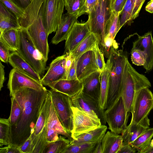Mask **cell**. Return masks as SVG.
Wrapping results in <instances>:
<instances>
[{
	"mask_svg": "<svg viewBox=\"0 0 153 153\" xmlns=\"http://www.w3.org/2000/svg\"><path fill=\"white\" fill-rule=\"evenodd\" d=\"M101 140L99 141L98 142L93 153H102Z\"/></svg>",
	"mask_w": 153,
	"mask_h": 153,
	"instance_id": "55",
	"label": "cell"
},
{
	"mask_svg": "<svg viewBox=\"0 0 153 153\" xmlns=\"http://www.w3.org/2000/svg\"><path fill=\"white\" fill-rule=\"evenodd\" d=\"M65 6L64 0H44L39 14L49 35L56 32L61 22Z\"/></svg>",
	"mask_w": 153,
	"mask_h": 153,
	"instance_id": "9",
	"label": "cell"
},
{
	"mask_svg": "<svg viewBox=\"0 0 153 153\" xmlns=\"http://www.w3.org/2000/svg\"><path fill=\"white\" fill-rule=\"evenodd\" d=\"M15 4L25 10L30 4L32 0H11Z\"/></svg>",
	"mask_w": 153,
	"mask_h": 153,
	"instance_id": "50",
	"label": "cell"
},
{
	"mask_svg": "<svg viewBox=\"0 0 153 153\" xmlns=\"http://www.w3.org/2000/svg\"><path fill=\"white\" fill-rule=\"evenodd\" d=\"M127 0H114L112 5V12L115 13L122 11Z\"/></svg>",
	"mask_w": 153,
	"mask_h": 153,
	"instance_id": "45",
	"label": "cell"
},
{
	"mask_svg": "<svg viewBox=\"0 0 153 153\" xmlns=\"http://www.w3.org/2000/svg\"><path fill=\"white\" fill-rule=\"evenodd\" d=\"M121 13V12L115 13L112 12L106 26L105 37L110 38L114 40L117 34L120 29L119 22V16Z\"/></svg>",
	"mask_w": 153,
	"mask_h": 153,
	"instance_id": "36",
	"label": "cell"
},
{
	"mask_svg": "<svg viewBox=\"0 0 153 153\" xmlns=\"http://www.w3.org/2000/svg\"><path fill=\"white\" fill-rule=\"evenodd\" d=\"M18 30L19 42L17 51L42 78L46 70V62L35 46L27 29L21 27Z\"/></svg>",
	"mask_w": 153,
	"mask_h": 153,
	"instance_id": "5",
	"label": "cell"
},
{
	"mask_svg": "<svg viewBox=\"0 0 153 153\" xmlns=\"http://www.w3.org/2000/svg\"><path fill=\"white\" fill-rule=\"evenodd\" d=\"M98 141L76 144L70 143L63 153H93Z\"/></svg>",
	"mask_w": 153,
	"mask_h": 153,
	"instance_id": "37",
	"label": "cell"
},
{
	"mask_svg": "<svg viewBox=\"0 0 153 153\" xmlns=\"http://www.w3.org/2000/svg\"><path fill=\"white\" fill-rule=\"evenodd\" d=\"M93 51L95 54L96 62L99 71L101 73L104 71L106 67L104 54L100 48L98 43L94 47Z\"/></svg>",
	"mask_w": 153,
	"mask_h": 153,
	"instance_id": "42",
	"label": "cell"
},
{
	"mask_svg": "<svg viewBox=\"0 0 153 153\" xmlns=\"http://www.w3.org/2000/svg\"><path fill=\"white\" fill-rule=\"evenodd\" d=\"M146 0H132L133 10L132 16V20L136 18L139 15L140 11Z\"/></svg>",
	"mask_w": 153,
	"mask_h": 153,
	"instance_id": "44",
	"label": "cell"
},
{
	"mask_svg": "<svg viewBox=\"0 0 153 153\" xmlns=\"http://www.w3.org/2000/svg\"><path fill=\"white\" fill-rule=\"evenodd\" d=\"M113 1L98 0L94 8L88 14L91 32L96 36L100 48L103 53L106 27L112 13Z\"/></svg>",
	"mask_w": 153,
	"mask_h": 153,
	"instance_id": "4",
	"label": "cell"
},
{
	"mask_svg": "<svg viewBox=\"0 0 153 153\" xmlns=\"http://www.w3.org/2000/svg\"><path fill=\"white\" fill-rule=\"evenodd\" d=\"M145 9L149 13H153V0H151L148 3Z\"/></svg>",
	"mask_w": 153,
	"mask_h": 153,
	"instance_id": "54",
	"label": "cell"
},
{
	"mask_svg": "<svg viewBox=\"0 0 153 153\" xmlns=\"http://www.w3.org/2000/svg\"><path fill=\"white\" fill-rule=\"evenodd\" d=\"M153 137V128H149L137 137L130 145L135 148L137 153L144 149L150 144Z\"/></svg>",
	"mask_w": 153,
	"mask_h": 153,
	"instance_id": "35",
	"label": "cell"
},
{
	"mask_svg": "<svg viewBox=\"0 0 153 153\" xmlns=\"http://www.w3.org/2000/svg\"><path fill=\"white\" fill-rule=\"evenodd\" d=\"M76 60L77 77L81 81L91 74L99 71L93 50L85 53Z\"/></svg>",
	"mask_w": 153,
	"mask_h": 153,
	"instance_id": "17",
	"label": "cell"
},
{
	"mask_svg": "<svg viewBox=\"0 0 153 153\" xmlns=\"http://www.w3.org/2000/svg\"><path fill=\"white\" fill-rule=\"evenodd\" d=\"M97 43L98 41L96 36L91 32L71 53L69 54L73 59H76L85 53L93 50Z\"/></svg>",
	"mask_w": 153,
	"mask_h": 153,
	"instance_id": "29",
	"label": "cell"
},
{
	"mask_svg": "<svg viewBox=\"0 0 153 153\" xmlns=\"http://www.w3.org/2000/svg\"><path fill=\"white\" fill-rule=\"evenodd\" d=\"M115 41L110 50L109 58L112 65L108 79L106 110L111 107L121 96L122 83L125 65L128 60L127 51L118 50Z\"/></svg>",
	"mask_w": 153,
	"mask_h": 153,
	"instance_id": "2",
	"label": "cell"
},
{
	"mask_svg": "<svg viewBox=\"0 0 153 153\" xmlns=\"http://www.w3.org/2000/svg\"><path fill=\"white\" fill-rule=\"evenodd\" d=\"M98 0H87V12L86 13L88 14L92 10L96 5Z\"/></svg>",
	"mask_w": 153,
	"mask_h": 153,
	"instance_id": "52",
	"label": "cell"
},
{
	"mask_svg": "<svg viewBox=\"0 0 153 153\" xmlns=\"http://www.w3.org/2000/svg\"><path fill=\"white\" fill-rule=\"evenodd\" d=\"M67 13L79 16L86 13L87 0H64Z\"/></svg>",
	"mask_w": 153,
	"mask_h": 153,
	"instance_id": "33",
	"label": "cell"
},
{
	"mask_svg": "<svg viewBox=\"0 0 153 153\" xmlns=\"http://www.w3.org/2000/svg\"><path fill=\"white\" fill-rule=\"evenodd\" d=\"M73 127L71 135L72 138L78 134L95 129L102 125L100 121H97L73 105Z\"/></svg>",
	"mask_w": 153,
	"mask_h": 153,
	"instance_id": "14",
	"label": "cell"
},
{
	"mask_svg": "<svg viewBox=\"0 0 153 153\" xmlns=\"http://www.w3.org/2000/svg\"><path fill=\"white\" fill-rule=\"evenodd\" d=\"M51 103V97L48 92L33 131L30 135L32 140L31 153H43L48 144V123Z\"/></svg>",
	"mask_w": 153,
	"mask_h": 153,
	"instance_id": "6",
	"label": "cell"
},
{
	"mask_svg": "<svg viewBox=\"0 0 153 153\" xmlns=\"http://www.w3.org/2000/svg\"><path fill=\"white\" fill-rule=\"evenodd\" d=\"M48 94L46 88L37 90L27 87L22 88L14 93L13 96L22 112L16 125L12 128V144L19 146L30 136Z\"/></svg>",
	"mask_w": 153,
	"mask_h": 153,
	"instance_id": "1",
	"label": "cell"
},
{
	"mask_svg": "<svg viewBox=\"0 0 153 153\" xmlns=\"http://www.w3.org/2000/svg\"><path fill=\"white\" fill-rule=\"evenodd\" d=\"M0 153H21L19 146L12 144L0 148Z\"/></svg>",
	"mask_w": 153,
	"mask_h": 153,
	"instance_id": "47",
	"label": "cell"
},
{
	"mask_svg": "<svg viewBox=\"0 0 153 153\" xmlns=\"http://www.w3.org/2000/svg\"><path fill=\"white\" fill-rule=\"evenodd\" d=\"M149 145L151 147H153V139L151 140Z\"/></svg>",
	"mask_w": 153,
	"mask_h": 153,
	"instance_id": "57",
	"label": "cell"
},
{
	"mask_svg": "<svg viewBox=\"0 0 153 153\" xmlns=\"http://www.w3.org/2000/svg\"><path fill=\"white\" fill-rule=\"evenodd\" d=\"M48 91L59 120L65 131L71 135L73 127V113L71 98L52 89Z\"/></svg>",
	"mask_w": 153,
	"mask_h": 153,
	"instance_id": "7",
	"label": "cell"
},
{
	"mask_svg": "<svg viewBox=\"0 0 153 153\" xmlns=\"http://www.w3.org/2000/svg\"><path fill=\"white\" fill-rule=\"evenodd\" d=\"M7 85L11 97L15 92L24 87L37 90H42L46 88L41 82L16 68H13L10 72Z\"/></svg>",
	"mask_w": 153,
	"mask_h": 153,
	"instance_id": "12",
	"label": "cell"
},
{
	"mask_svg": "<svg viewBox=\"0 0 153 153\" xmlns=\"http://www.w3.org/2000/svg\"><path fill=\"white\" fill-rule=\"evenodd\" d=\"M10 51L8 47L0 41V59L1 61L6 63L8 62Z\"/></svg>",
	"mask_w": 153,
	"mask_h": 153,
	"instance_id": "43",
	"label": "cell"
},
{
	"mask_svg": "<svg viewBox=\"0 0 153 153\" xmlns=\"http://www.w3.org/2000/svg\"><path fill=\"white\" fill-rule=\"evenodd\" d=\"M105 116L108 129L111 131L119 134L126 129L128 117L126 115L121 96L111 107L105 110Z\"/></svg>",
	"mask_w": 153,
	"mask_h": 153,
	"instance_id": "10",
	"label": "cell"
},
{
	"mask_svg": "<svg viewBox=\"0 0 153 153\" xmlns=\"http://www.w3.org/2000/svg\"><path fill=\"white\" fill-rule=\"evenodd\" d=\"M27 29L35 46L46 62L49 51L48 41V36L40 15Z\"/></svg>",
	"mask_w": 153,
	"mask_h": 153,
	"instance_id": "13",
	"label": "cell"
},
{
	"mask_svg": "<svg viewBox=\"0 0 153 153\" xmlns=\"http://www.w3.org/2000/svg\"><path fill=\"white\" fill-rule=\"evenodd\" d=\"M71 99L73 106L84 111L94 120L100 121L102 125H105V110L101 107L99 102L85 95L82 91Z\"/></svg>",
	"mask_w": 153,
	"mask_h": 153,
	"instance_id": "11",
	"label": "cell"
},
{
	"mask_svg": "<svg viewBox=\"0 0 153 153\" xmlns=\"http://www.w3.org/2000/svg\"><path fill=\"white\" fill-rule=\"evenodd\" d=\"M153 153V147L149 145L144 149L140 151L139 153Z\"/></svg>",
	"mask_w": 153,
	"mask_h": 153,
	"instance_id": "56",
	"label": "cell"
},
{
	"mask_svg": "<svg viewBox=\"0 0 153 153\" xmlns=\"http://www.w3.org/2000/svg\"><path fill=\"white\" fill-rule=\"evenodd\" d=\"M133 10L132 0H127L120 14L121 16L119 22V27L120 29L125 24L130 25L134 22L132 20Z\"/></svg>",
	"mask_w": 153,
	"mask_h": 153,
	"instance_id": "38",
	"label": "cell"
},
{
	"mask_svg": "<svg viewBox=\"0 0 153 153\" xmlns=\"http://www.w3.org/2000/svg\"><path fill=\"white\" fill-rule=\"evenodd\" d=\"M137 150L129 144L123 141L122 144L117 153H135Z\"/></svg>",
	"mask_w": 153,
	"mask_h": 153,
	"instance_id": "49",
	"label": "cell"
},
{
	"mask_svg": "<svg viewBox=\"0 0 153 153\" xmlns=\"http://www.w3.org/2000/svg\"><path fill=\"white\" fill-rule=\"evenodd\" d=\"M138 38L133 42L132 49H137L142 51L146 57V62L143 66L146 73H149L153 68V39L151 31L142 36L138 35Z\"/></svg>",
	"mask_w": 153,
	"mask_h": 153,
	"instance_id": "18",
	"label": "cell"
},
{
	"mask_svg": "<svg viewBox=\"0 0 153 153\" xmlns=\"http://www.w3.org/2000/svg\"><path fill=\"white\" fill-rule=\"evenodd\" d=\"M123 141L122 135L108 131L101 140L102 153H117Z\"/></svg>",
	"mask_w": 153,
	"mask_h": 153,
	"instance_id": "26",
	"label": "cell"
},
{
	"mask_svg": "<svg viewBox=\"0 0 153 153\" xmlns=\"http://www.w3.org/2000/svg\"><path fill=\"white\" fill-rule=\"evenodd\" d=\"M91 33L88 20L84 23L76 22L66 40L65 48L67 53H71Z\"/></svg>",
	"mask_w": 153,
	"mask_h": 153,
	"instance_id": "16",
	"label": "cell"
},
{
	"mask_svg": "<svg viewBox=\"0 0 153 153\" xmlns=\"http://www.w3.org/2000/svg\"><path fill=\"white\" fill-rule=\"evenodd\" d=\"M112 63L108 58L106 63V67L101 73V89L100 104L101 107L106 110V102L108 92V79L110 72Z\"/></svg>",
	"mask_w": 153,
	"mask_h": 153,
	"instance_id": "28",
	"label": "cell"
},
{
	"mask_svg": "<svg viewBox=\"0 0 153 153\" xmlns=\"http://www.w3.org/2000/svg\"><path fill=\"white\" fill-rule=\"evenodd\" d=\"M32 140L31 136L21 146H19L21 153H31Z\"/></svg>",
	"mask_w": 153,
	"mask_h": 153,
	"instance_id": "46",
	"label": "cell"
},
{
	"mask_svg": "<svg viewBox=\"0 0 153 153\" xmlns=\"http://www.w3.org/2000/svg\"><path fill=\"white\" fill-rule=\"evenodd\" d=\"M2 41L12 52L17 51L19 42L18 29H12L5 30L0 34Z\"/></svg>",
	"mask_w": 153,
	"mask_h": 153,
	"instance_id": "31",
	"label": "cell"
},
{
	"mask_svg": "<svg viewBox=\"0 0 153 153\" xmlns=\"http://www.w3.org/2000/svg\"><path fill=\"white\" fill-rule=\"evenodd\" d=\"M107 128L105 125H101L95 129L78 134L73 137L70 144L93 142L101 140L106 133Z\"/></svg>",
	"mask_w": 153,
	"mask_h": 153,
	"instance_id": "24",
	"label": "cell"
},
{
	"mask_svg": "<svg viewBox=\"0 0 153 153\" xmlns=\"http://www.w3.org/2000/svg\"><path fill=\"white\" fill-rule=\"evenodd\" d=\"M79 16L77 14L67 13L63 14L61 22L56 31V34L51 40L52 44L57 45L66 40L74 24L77 22Z\"/></svg>",
	"mask_w": 153,
	"mask_h": 153,
	"instance_id": "21",
	"label": "cell"
},
{
	"mask_svg": "<svg viewBox=\"0 0 153 153\" xmlns=\"http://www.w3.org/2000/svg\"><path fill=\"white\" fill-rule=\"evenodd\" d=\"M16 16L2 3L0 2V31L21 28Z\"/></svg>",
	"mask_w": 153,
	"mask_h": 153,
	"instance_id": "27",
	"label": "cell"
},
{
	"mask_svg": "<svg viewBox=\"0 0 153 153\" xmlns=\"http://www.w3.org/2000/svg\"><path fill=\"white\" fill-rule=\"evenodd\" d=\"M153 108V94L148 88H144L135 94L130 123L149 126L148 115Z\"/></svg>",
	"mask_w": 153,
	"mask_h": 153,
	"instance_id": "8",
	"label": "cell"
},
{
	"mask_svg": "<svg viewBox=\"0 0 153 153\" xmlns=\"http://www.w3.org/2000/svg\"><path fill=\"white\" fill-rule=\"evenodd\" d=\"M67 53V55L66 57L65 64V68L67 76L68 73L71 66L73 62V59L71 58L69 53Z\"/></svg>",
	"mask_w": 153,
	"mask_h": 153,
	"instance_id": "53",
	"label": "cell"
},
{
	"mask_svg": "<svg viewBox=\"0 0 153 153\" xmlns=\"http://www.w3.org/2000/svg\"><path fill=\"white\" fill-rule=\"evenodd\" d=\"M12 126L9 118L0 119V146L12 144Z\"/></svg>",
	"mask_w": 153,
	"mask_h": 153,
	"instance_id": "34",
	"label": "cell"
},
{
	"mask_svg": "<svg viewBox=\"0 0 153 153\" xmlns=\"http://www.w3.org/2000/svg\"><path fill=\"white\" fill-rule=\"evenodd\" d=\"M71 140L60 135L57 140L48 142L43 153H63Z\"/></svg>",
	"mask_w": 153,
	"mask_h": 153,
	"instance_id": "32",
	"label": "cell"
},
{
	"mask_svg": "<svg viewBox=\"0 0 153 153\" xmlns=\"http://www.w3.org/2000/svg\"><path fill=\"white\" fill-rule=\"evenodd\" d=\"M67 53L56 57L50 63L47 72L42 78L43 85L62 79H66V59Z\"/></svg>",
	"mask_w": 153,
	"mask_h": 153,
	"instance_id": "15",
	"label": "cell"
},
{
	"mask_svg": "<svg viewBox=\"0 0 153 153\" xmlns=\"http://www.w3.org/2000/svg\"><path fill=\"white\" fill-rule=\"evenodd\" d=\"M78 79L76 74V60L73 59L71 66L67 74L68 79Z\"/></svg>",
	"mask_w": 153,
	"mask_h": 153,
	"instance_id": "48",
	"label": "cell"
},
{
	"mask_svg": "<svg viewBox=\"0 0 153 153\" xmlns=\"http://www.w3.org/2000/svg\"><path fill=\"white\" fill-rule=\"evenodd\" d=\"M131 59L132 63L137 66H143L146 62V57L143 52L137 49H131Z\"/></svg>",
	"mask_w": 153,
	"mask_h": 153,
	"instance_id": "40",
	"label": "cell"
},
{
	"mask_svg": "<svg viewBox=\"0 0 153 153\" xmlns=\"http://www.w3.org/2000/svg\"><path fill=\"white\" fill-rule=\"evenodd\" d=\"M59 134L65 136L70 140H73L71 135L65 131L61 123L51 100L48 123L47 140L48 142L57 140L59 137Z\"/></svg>",
	"mask_w": 153,
	"mask_h": 153,
	"instance_id": "19",
	"label": "cell"
},
{
	"mask_svg": "<svg viewBox=\"0 0 153 153\" xmlns=\"http://www.w3.org/2000/svg\"><path fill=\"white\" fill-rule=\"evenodd\" d=\"M0 2L12 12L18 19L23 16L24 10L18 7L11 0H0Z\"/></svg>",
	"mask_w": 153,
	"mask_h": 153,
	"instance_id": "41",
	"label": "cell"
},
{
	"mask_svg": "<svg viewBox=\"0 0 153 153\" xmlns=\"http://www.w3.org/2000/svg\"><path fill=\"white\" fill-rule=\"evenodd\" d=\"M44 0H32L24 10L23 16L18 19L21 27L27 29L38 17L40 7Z\"/></svg>",
	"mask_w": 153,
	"mask_h": 153,
	"instance_id": "25",
	"label": "cell"
},
{
	"mask_svg": "<svg viewBox=\"0 0 153 153\" xmlns=\"http://www.w3.org/2000/svg\"><path fill=\"white\" fill-rule=\"evenodd\" d=\"M149 128V126L143 124L130 123L121 134L123 141L130 145Z\"/></svg>",
	"mask_w": 153,
	"mask_h": 153,
	"instance_id": "30",
	"label": "cell"
},
{
	"mask_svg": "<svg viewBox=\"0 0 153 153\" xmlns=\"http://www.w3.org/2000/svg\"><path fill=\"white\" fill-rule=\"evenodd\" d=\"M82 82L83 84L82 92L100 103V72H94L84 79Z\"/></svg>",
	"mask_w": 153,
	"mask_h": 153,
	"instance_id": "22",
	"label": "cell"
},
{
	"mask_svg": "<svg viewBox=\"0 0 153 153\" xmlns=\"http://www.w3.org/2000/svg\"><path fill=\"white\" fill-rule=\"evenodd\" d=\"M47 86L57 91L65 94L71 98L81 92L83 84L78 79H62L48 84Z\"/></svg>",
	"mask_w": 153,
	"mask_h": 153,
	"instance_id": "20",
	"label": "cell"
},
{
	"mask_svg": "<svg viewBox=\"0 0 153 153\" xmlns=\"http://www.w3.org/2000/svg\"><path fill=\"white\" fill-rule=\"evenodd\" d=\"M11 109L10 116L8 118L12 128L16 124L22 115V110L14 96L11 97Z\"/></svg>",
	"mask_w": 153,
	"mask_h": 153,
	"instance_id": "39",
	"label": "cell"
},
{
	"mask_svg": "<svg viewBox=\"0 0 153 153\" xmlns=\"http://www.w3.org/2000/svg\"><path fill=\"white\" fill-rule=\"evenodd\" d=\"M5 67L0 62V90L3 87V83L5 80V72L4 68Z\"/></svg>",
	"mask_w": 153,
	"mask_h": 153,
	"instance_id": "51",
	"label": "cell"
},
{
	"mask_svg": "<svg viewBox=\"0 0 153 153\" xmlns=\"http://www.w3.org/2000/svg\"><path fill=\"white\" fill-rule=\"evenodd\" d=\"M151 87V83L148 79L144 75L137 72L128 60L123 72L121 96L128 117L130 112L132 113L136 92L143 88Z\"/></svg>",
	"mask_w": 153,
	"mask_h": 153,
	"instance_id": "3",
	"label": "cell"
},
{
	"mask_svg": "<svg viewBox=\"0 0 153 153\" xmlns=\"http://www.w3.org/2000/svg\"><path fill=\"white\" fill-rule=\"evenodd\" d=\"M8 62L13 68H16L26 74L41 82L39 74L17 51L10 54Z\"/></svg>",
	"mask_w": 153,
	"mask_h": 153,
	"instance_id": "23",
	"label": "cell"
}]
</instances>
